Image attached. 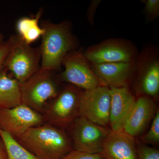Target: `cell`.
<instances>
[{
	"instance_id": "obj_24",
	"label": "cell",
	"mask_w": 159,
	"mask_h": 159,
	"mask_svg": "<svg viewBox=\"0 0 159 159\" xmlns=\"http://www.w3.org/2000/svg\"><path fill=\"white\" fill-rule=\"evenodd\" d=\"M101 2V0H93L87 10L86 15L88 20L91 25H93L94 23L95 14Z\"/></svg>"
},
{
	"instance_id": "obj_23",
	"label": "cell",
	"mask_w": 159,
	"mask_h": 159,
	"mask_svg": "<svg viewBox=\"0 0 159 159\" xmlns=\"http://www.w3.org/2000/svg\"><path fill=\"white\" fill-rule=\"evenodd\" d=\"M12 43L13 38L11 35L9 39L0 45V70L3 67L4 61L12 47Z\"/></svg>"
},
{
	"instance_id": "obj_14",
	"label": "cell",
	"mask_w": 159,
	"mask_h": 159,
	"mask_svg": "<svg viewBox=\"0 0 159 159\" xmlns=\"http://www.w3.org/2000/svg\"><path fill=\"white\" fill-rule=\"evenodd\" d=\"M105 159H138V146L134 137L122 130H111L102 145Z\"/></svg>"
},
{
	"instance_id": "obj_8",
	"label": "cell",
	"mask_w": 159,
	"mask_h": 159,
	"mask_svg": "<svg viewBox=\"0 0 159 159\" xmlns=\"http://www.w3.org/2000/svg\"><path fill=\"white\" fill-rule=\"evenodd\" d=\"M64 70L58 74L61 82L73 84L83 90L90 89L102 85L91 68L84 51L74 50L63 60Z\"/></svg>"
},
{
	"instance_id": "obj_5",
	"label": "cell",
	"mask_w": 159,
	"mask_h": 159,
	"mask_svg": "<svg viewBox=\"0 0 159 159\" xmlns=\"http://www.w3.org/2000/svg\"><path fill=\"white\" fill-rule=\"evenodd\" d=\"M13 43L3 67L12 74L20 84L25 81L40 68V46L32 48L18 35H12Z\"/></svg>"
},
{
	"instance_id": "obj_10",
	"label": "cell",
	"mask_w": 159,
	"mask_h": 159,
	"mask_svg": "<svg viewBox=\"0 0 159 159\" xmlns=\"http://www.w3.org/2000/svg\"><path fill=\"white\" fill-rule=\"evenodd\" d=\"M43 124V115L23 103L12 108L0 109V130L16 140L29 129Z\"/></svg>"
},
{
	"instance_id": "obj_12",
	"label": "cell",
	"mask_w": 159,
	"mask_h": 159,
	"mask_svg": "<svg viewBox=\"0 0 159 159\" xmlns=\"http://www.w3.org/2000/svg\"><path fill=\"white\" fill-rule=\"evenodd\" d=\"M137 60L129 62L90 64L91 68L102 85L108 87H127L134 76Z\"/></svg>"
},
{
	"instance_id": "obj_6",
	"label": "cell",
	"mask_w": 159,
	"mask_h": 159,
	"mask_svg": "<svg viewBox=\"0 0 159 159\" xmlns=\"http://www.w3.org/2000/svg\"><path fill=\"white\" fill-rule=\"evenodd\" d=\"M74 150L102 153V145L111 129L79 116L66 130Z\"/></svg>"
},
{
	"instance_id": "obj_1",
	"label": "cell",
	"mask_w": 159,
	"mask_h": 159,
	"mask_svg": "<svg viewBox=\"0 0 159 159\" xmlns=\"http://www.w3.org/2000/svg\"><path fill=\"white\" fill-rule=\"evenodd\" d=\"M16 140L39 159H62L73 149L66 131L47 123L29 129Z\"/></svg>"
},
{
	"instance_id": "obj_16",
	"label": "cell",
	"mask_w": 159,
	"mask_h": 159,
	"mask_svg": "<svg viewBox=\"0 0 159 159\" xmlns=\"http://www.w3.org/2000/svg\"><path fill=\"white\" fill-rule=\"evenodd\" d=\"M8 72L3 67L0 70V109L12 108L21 103L20 83Z\"/></svg>"
},
{
	"instance_id": "obj_22",
	"label": "cell",
	"mask_w": 159,
	"mask_h": 159,
	"mask_svg": "<svg viewBox=\"0 0 159 159\" xmlns=\"http://www.w3.org/2000/svg\"><path fill=\"white\" fill-rule=\"evenodd\" d=\"M62 159H105L102 153L90 154L73 149Z\"/></svg>"
},
{
	"instance_id": "obj_19",
	"label": "cell",
	"mask_w": 159,
	"mask_h": 159,
	"mask_svg": "<svg viewBox=\"0 0 159 159\" xmlns=\"http://www.w3.org/2000/svg\"><path fill=\"white\" fill-rule=\"evenodd\" d=\"M141 140L145 143L157 144L159 142V110L156 113L152 119L150 128L148 132L142 137Z\"/></svg>"
},
{
	"instance_id": "obj_4",
	"label": "cell",
	"mask_w": 159,
	"mask_h": 159,
	"mask_svg": "<svg viewBox=\"0 0 159 159\" xmlns=\"http://www.w3.org/2000/svg\"><path fill=\"white\" fill-rule=\"evenodd\" d=\"M83 90L73 84L62 88L46 105L42 115L44 123L66 131L79 116V101Z\"/></svg>"
},
{
	"instance_id": "obj_13",
	"label": "cell",
	"mask_w": 159,
	"mask_h": 159,
	"mask_svg": "<svg viewBox=\"0 0 159 159\" xmlns=\"http://www.w3.org/2000/svg\"><path fill=\"white\" fill-rule=\"evenodd\" d=\"M109 125L111 130H122L136 99L127 87H110Z\"/></svg>"
},
{
	"instance_id": "obj_21",
	"label": "cell",
	"mask_w": 159,
	"mask_h": 159,
	"mask_svg": "<svg viewBox=\"0 0 159 159\" xmlns=\"http://www.w3.org/2000/svg\"><path fill=\"white\" fill-rule=\"evenodd\" d=\"M138 146V159H159V151L146 145L139 144Z\"/></svg>"
},
{
	"instance_id": "obj_25",
	"label": "cell",
	"mask_w": 159,
	"mask_h": 159,
	"mask_svg": "<svg viewBox=\"0 0 159 159\" xmlns=\"http://www.w3.org/2000/svg\"><path fill=\"white\" fill-rule=\"evenodd\" d=\"M0 159H8L7 150L5 143L0 136Z\"/></svg>"
},
{
	"instance_id": "obj_11",
	"label": "cell",
	"mask_w": 159,
	"mask_h": 159,
	"mask_svg": "<svg viewBox=\"0 0 159 159\" xmlns=\"http://www.w3.org/2000/svg\"><path fill=\"white\" fill-rule=\"evenodd\" d=\"M134 74L138 77V89L143 96L150 98L157 97L159 92L157 51L153 48H149L139 54Z\"/></svg>"
},
{
	"instance_id": "obj_17",
	"label": "cell",
	"mask_w": 159,
	"mask_h": 159,
	"mask_svg": "<svg viewBox=\"0 0 159 159\" xmlns=\"http://www.w3.org/2000/svg\"><path fill=\"white\" fill-rule=\"evenodd\" d=\"M43 12V9H41L34 17H22L16 23L18 35L28 44L34 43L44 33V30L39 24Z\"/></svg>"
},
{
	"instance_id": "obj_7",
	"label": "cell",
	"mask_w": 159,
	"mask_h": 159,
	"mask_svg": "<svg viewBox=\"0 0 159 159\" xmlns=\"http://www.w3.org/2000/svg\"><path fill=\"white\" fill-rule=\"evenodd\" d=\"M90 64L129 62L136 60L139 56L135 46L129 41L112 38L93 45L84 51Z\"/></svg>"
},
{
	"instance_id": "obj_2",
	"label": "cell",
	"mask_w": 159,
	"mask_h": 159,
	"mask_svg": "<svg viewBox=\"0 0 159 159\" xmlns=\"http://www.w3.org/2000/svg\"><path fill=\"white\" fill-rule=\"evenodd\" d=\"M42 36L41 61L40 69L55 72L60 70L64 57L76 50L77 41L72 33L70 23L64 20L58 24L43 21Z\"/></svg>"
},
{
	"instance_id": "obj_15",
	"label": "cell",
	"mask_w": 159,
	"mask_h": 159,
	"mask_svg": "<svg viewBox=\"0 0 159 159\" xmlns=\"http://www.w3.org/2000/svg\"><path fill=\"white\" fill-rule=\"evenodd\" d=\"M157 110L152 98L144 96L139 97L136 99L123 130L134 138L139 135L153 119Z\"/></svg>"
},
{
	"instance_id": "obj_20",
	"label": "cell",
	"mask_w": 159,
	"mask_h": 159,
	"mask_svg": "<svg viewBox=\"0 0 159 159\" xmlns=\"http://www.w3.org/2000/svg\"><path fill=\"white\" fill-rule=\"evenodd\" d=\"M144 12L148 21L156 20L159 16V0H144Z\"/></svg>"
},
{
	"instance_id": "obj_3",
	"label": "cell",
	"mask_w": 159,
	"mask_h": 159,
	"mask_svg": "<svg viewBox=\"0 0 159 159\" xmlns=\"http://www.w3.org/2000/svg\"><path fill=\"white\" fill-rule=\"evenodd\" d=\"M56 72L39 68L25 81L20 84L21 103L42 115L47 104L61 89Z\"/></svg>"
},
{
	"instance_id": "obj_26",
	"label": "cell",
	"mask_w": 159,
	"mask_h": 159,
	"mask_svg": "<svg viewBox=\"0 0 159 159\" xmlns=\"http://www.w3.org/2000/svg\"><path fill=\"white\" fill-rule=\"evenodd\" d=\"M4 35H3V34L0 32V45L4 42Z\"/></svg>"
},
{
	"instance_id": "obj_18",
	"label": "cell",
	"mask_w": 159,
	"mask_h": 159,
	"mask_svg": "<svg viewBox=\"0 0 159 159\" xmlns=\"http://www.w3.org/2000/svg\"><path fill=\"white\" fill-rule=\"evenodd\" d=\"M0 136L5 143L8 159H39L7 133L0 130Z\"/></svg>"
},
{
	"instance_id": "obj_9",
	"label": "cell",
	"mask_w": 159,
	"mask_h": 159,
	"mask_svg": "<svg viewBox=\"0 0 159 159\" xmlns=\"http://www.w3.org/2000/svg\"><path fill=\"white\" fill-rule=\"evenodd\" d=\"M111 95L109 88L99 86L81 91L79 101V116L98 125H109Z\"/></svg>"
}]
</instances>
